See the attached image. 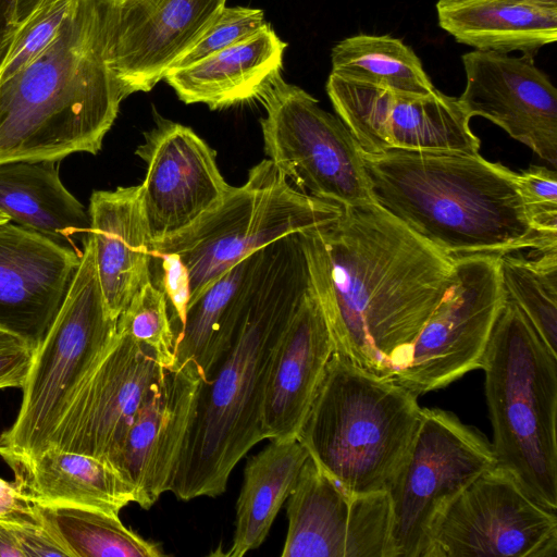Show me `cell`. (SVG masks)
I'll list each match as a JSON object with an SVG mask.
<instances>
[{
    "instance_id": "obj_14",
    "label": "cell",
    "mask_w": 557,
    "mask_h": 557,
    "mask_svg": "<svg viewBox=\"0 0 557 557\" xmlns=\"http://www.w3.org/2000/svg\"><path fill=\"white\" fill-rule=\"evenodd\" d=\"M165 370L150 348L116 331L75 393L48 447L91 456L116 470L135 416Z\"/></svg>"
},
{
    "instance_id": "obj_36",
    "label": "cell",
    "mask_w": 557,
    "mask_h": 557,
    "mask_svg": "<svg viewBox=\"0 0 557 557\" xmlns=\"http://www.w3.org/2000/svg\"><path fill=\"white\" fill-rule=\"evenodd\" d=\"M150 281L166 296L170 319L176 335L190 300L188 270L177 255L152 251Z\"/></svg>"
},
{
    "instance_id": "obj_11",
    "label": "cell",
    "mask_w": 557,
    "mask_h": 557,
    "mask_svg": "<svg viewBox=\"0 0 557 557\" xmlns=\"http://www.w3.org/2000/svg\"><path fill=\"white\" fill-rule=\"evenodd\" d=\"M557 517L496 466L434 521L423 557H556Z\"/></svg>"
},
{
    "instance_id": "obj_9",
    "label": "cell",
    "mask_w": 557,
    "mask_h": 557,
    "mask_svg": "<svg viewBox=\"0 0 557 557\" xmlns=\"http://www.w3.org/2000/svg\"><path fill=\"white\" fill-rule=\"evenodd\" d=\"M264 151L297 189L341 207L373 201L362 151L346 124L276 75L257 97Z\"/></svg>"
},
{
    "instance_id": "obj_20",
    "label": "cell",
    "mask_w": 557,
    "mask_h": 557,
    "mask_svg": "<svg viewBox=\"0 0 557 557\" xmlns=\"http://www.w3.org/2000/svg\"><path fill=\"white\" fill-rule=\"evenodd\" d=\"M202 382L193 361L166 369L135 416L116 471L134 485L136 504L143 509L170 490Z\"/></svg>"
},
{
    "instance_id": "obj_39",
    "label": "cell",
    "mask_w": 557,
    "mask_h": 557,
    "mask_svg": "<svg viewBox=\"0 0 557 557\" xmlns=\"http://www.w3.org/2000/svg\"><path fill=\"white\" fill-rule=\"evenodd\" d=\"M11 525L25 557H70L69 552L44 525Z\"/></svg>"
},
{
    "instance_id": "obj_26",
    "label": "cell",
    "mask_w": 557,
    "mask_h": 557,
    "mask_svg": "<svg viewBox=\"0 0 557 557\" xmlns=\"http://www.w3.org/2000/svg\"><path fill=\"white\" fill-rule=\"evenodd\" d=\"M438 24L480 51L533 57L557 39V0H438Z\"/></svg>"
},
{
    "instance_id": "obj_12",
    "label": "cell",
    "mask_w": 557,
    "mask_h": 557,
    "mask_svg": "<svg viewBox=\"0 0 557 557\" xmlns=\"http://www.w3.org/2000/svg\"><path fill=\"white\" fill-rule=\"evenodd\" d=\"M498 257L454 258L449 287L416 338L409 363L394 376L417 395L481 369L506 298Z\"/></svg>"
},
{
    "instance_id": "obj_33",
    "label": "cell",
    "mask_w": 557,
    "mask_h": 557,
    "mask_svg": "<svg viewBox=\"0 0 557 557\" xmlns=\"http://www.w3.org/2000/svg\"><path fill=\"white\" fill-rule=\"evenodd\" d=\"M265 24L264 13L259 9L224 5L202 36L170 71L187 67L227 49L252 36Z\"/></svg>"
},
{
    "instance_id": "obj_10",
    "label": "cell",
    "mask_w": 557,
    "mask_h": 557,
    "mask_svg": "<svg viewBox=\"0 0 557 557\" xmlns=\"http://www.w3.org/2000/svg\"><path fill=\"white\" fill-rule=\"evenodd\" d=\"M497 466L491 443L456 414L422 408L407 459L387 490V557H423L432 525L474 479Z\"/></svg>"
},
{
    "instance_id": "obj_42",
    "label": "cell",
    "mask_w": 557,
    "mask_h": 557,
    "mask_svg": "<svg viewBox=\"0 0 557 557\" xmlns=\"http://www.w3.org/2000/svg\"><path fill=\"white\" fill-rule=\"evenodd\" d=\"M0 557H25L11 524L0 521Z\"/></svg>"
},
{
    "instance_id": "obj_2",
    "label": "cell",
    "mask_w": 557,
    "mask_h": 557,
    "mask_svg": "<svg viewBox=\"0 0 557 557\" xmlns=\"http://www.w3.org/2000/svg\"><path fill=\"white\" fill-rule=\"evenodd\" d=\"M310 287L299 234L269 245L265 264L227 354L202 382L170 485L176 498L216 497L263 438L262 405L276 345Z\"/></svg>"
},
{
    "instance_id": "obj_6",
    "label": "cell",
    "mask_w": 557,
    "mask_h": 557,
    "mask_svg": "<svg viewBox=\"0 0 557 557\" xmlns=\"http://www.w3.org/2000/svg\"><path fill=\"white\" fill-rule=\"evenodd\" d=\"M481 369L497 466L557 510V355L506 295Z\"/></svg>"
},
{
    "instance_id": "obj_17",
    "label": "cell",
    "mask_w": 557,
    "mask_h": 557,
    "mask_svg": "<svg viewBox=\"0 0 557 557\" xmlns=\"http://www.w3.org/2000/svg\"><path fill=\"white\" fill-rule=\"evenodd\" d=\"M226 0H102L108 64L125 97L149 91Z\"/></svg>"
},
{
    "instance_id": "obj_24",
    "label": "cell",
    "mask_w": 557,
    "mask_h": 557,
    "mask_svg": "<svg viewBox=\"0 0 557 557\" xmlns=\"http://www.w3.org/2000/svg\"><path fill=\"white\" fill-rule=\"evenodd\" d=\"M14 482L40 506H73L119 516L136 491L114 468L83 454L48 447L30 457H5Z\"/></svg>"
},
{
    "instance_id": "obj_15",
    "label": "cell",
    "mask_w": 557,
    "mask_h": 557,
    "mask_svg": "<svg viewBox=\"0 0 557 557\" xmlns=\"http://www.w3.org/2000/svg\"><path fill=\"white\" fill-rule=\"evenodd\" d=\"M135 153L147 165L140 202L152 243L189 228L233 187L218 168L215 151L190 127L162 116Z\"/></svg>"
},
{
    "instance_id": "obj_38",
    "label": "cell",
    "mask_w": 557,
    "mask_h": 557,
    "mask_svg": "<svg viewBox=\"0 0 557 557\" xmlns=\"http://www.w3.org/2000/svg\"><path fill=\"white\" fill-rule=\"evenodd\" d=\"M0 521L15 525H44L38 506L16 483L0 478Z\"/></svg>"
},
{
    "instance_id": "obj_34",
    "label": "cell",
    "mask_w": 557,
    "mask_h": 557,
    "mask_svg": "<svg viewBox=\"0 0 557 557\" xmlns=\"http://www.w3.org/2000/svg\"><path fill=\"white\" fill-rule=\"evenodd\" d=\"M75 0H58L34 15L16 35L0 69V82L10 78L36 59L55 37Z\"/></svg>"
},
{
    "instance_id": "obj_32",
    "label": "cell",
    "mask_w": 557,
    "mask_h": 557,
    "mask_svg": "<svg viewBox=\"0 0 557 557\" xmlns=\"http://www.w3.org/2000/svg\"><path fill=\"white\" fill-rule=\"evenodd\" d=\"M116 331L150 348L168 370L175 364V334L165 294L146 283L119 315Z\"/></svg>"
},
{
    "instance_id": "obj_35",
    "label": "cell",
    "mask_w": 557,
    "mask_h": 557,
    "mask_svg": "<svg viewBox=\"0 0 557 557\" xmlns=\"http://www.w3.org/2000/svg\"><path fill=\"white\" fill-rule=\"evenodd\" d=\"M516 185L532 226L557 239V175L554 170L532 165L516 174Z\"/></svg>"
},
{
    "instance_id": "obj_25",
    "label": "cell",
    "mask_w": 557,
    "mask_h": 557,
    "mask_svg": "<svg viewBox=\"0 0 557 557\" xmlns=\"http://www.w3.org/2000/svg\"><path fill=\"white\" fill-rule=\"evenodd\" d=\"M285 47L267 23L247 39L187 67L170 71L163 79L187 104L227 108L257 98L280 74Z\"/></svg>"
},
{
    "instance_id": "obj_31",
    "label": "cell",
    "mask_w": 557,
    "mask_h": 557,
    "mask_svg": "<svg viewBox=\"0 0 557 557\" xmlns=\"http://www.w3.org/2000/svg\"><path fill=\"white\" fill-rule=\"evenodd\" d=\"M532 255L499 256V275L506 295L557 355V248Z\"/></svg>"
},
{
    "instance_id": "obj_18",
    "label": "cell",
    "mask_w": 557,
    "mask_h": 557,
    "mask_svg": "<svg viewBox=\"0 0 557 557\" xmlns=\"http://www.w3.org/2000/svg\"><path fill=\"white\" fill-rule=\"evenodd\" d=\"M466 87L458 97L479 115L557 165V89L533 57L474 50L461 57Z\"/></svg>"
},
{
    "instance_id": "obj_40",
    "label": "cell",
    "mask_w": 557,
    "mask_h": 557,
    "mask_svg": "<svg viewBox=\"0 0 557 557\" xmlns=\"http://www.w3.org/2000/svg\"><path fill=\"white\" fill-rule=\"evenodd\" d=\"M18 0H0V69L4 64L17 34Z\"/></svg>"
},
{
    "instance_id": "obj_43",
    "label": "cell",
    "mask_w": 557,
    "mask_h": 557,
    "mask_svg": "<svg viewBox=\"0 0 557 557\" xmlns=\"http://www.w3.org/2000/svg\"><path fill=\"white\" fill-rule=\"evenodd\" d=\"M9 221H11L10 218L7 214L0 212V224L9 222Z\"/></svg>"
},
{
    "instance_id": "obj_30",
    "label": "cell",
    "mask_w": 557,
    "mask_h": 557,
    "mask_svg": "<svg viewBox=\"0 0 557 557\" xmlns=\"http://www.w3.org/2000/svg\"><path fill=\"white\" fill-rule=\"evenodd\" d=\"M38 506L44 527L70 557H159V543L124 525L119 516L73 506Z\"/></svg>"
},
{
    "instance_id": "obj_21",
    "label": "cell",
    "mask_w": 557,
    "mask_h": 557,
    "mask_svg": "<svg viewBox=\"0 0 557 557\" xmlns=\"http://www.w3.org/2000/svg\"><path fill=\"white\" fill-rule=\"evenodd\" d=\"M333 354L330 329L310 285L270 364L261 414L264 440L297 438Z\"/></svg>"
},
{
    "instance_id": "obj_19",
    "label": "cell",
    "mask_w": 557,
    "mask_h": 557,
    "mask_svg": "<svg viewBox=\"0 0 557 557\" xmlns=\"http://www.w3.org/2000/svg\"><path fill=\"white\" fill-rule=\"evenodd\" d=\"M82 251L12 221L0 224V330L39 347L70 289Z\"/></svg>"
},
{
    "instance_id": "obj_28",
    "label": "cell",
    "mask_w": 557,
    "mask_h": 557,
    "mask_svg": "<svg viewBox=\"0 0 557 557\" xmlns=\"http://www.w3.org/2000/svg\"><path fill=\"white\" fill-rule=\"evenodd\" d=\"M308 457L307 448L290 438L270 441L247 460L236 503L233 542L225 556L242 557L264 542Z\"/></svg>"
},
{
    "instance_id": "obj_41",
    "label": "cell",
    "mask_w": 557,
    "mask_h": 557,
    "mask_svg": "<svg viewBox=\"0 0 557 557\" xmlns=\"http://www.w3.org/2000/svg\"><path fill=\"white\" fill-rule=\"evenodd\" d=\"M57 1L58 0H18L16 12L17 34L34 15Z\"/></svg>"
},
{
    "instance_id": "obj_3",
    "label": "cell",
    "mask_w": 557,
    "mask_h": 557,
    "mask_svg": "<svg viewBox=\"0 0 557 557\" xmlns=\"http://www.w3.org/2000/svg\"><path fill=\"white\" fill-rule=\"evenodd\" d=\"M362 159L373 202L450 258L557 248L530 223L517 173L480 153L388 150Z\"/></svg>"
},
{
    "instance_id": "obj_8",
    "label": "cell",
    "mask_w": 557,
    "mask_h": 557,
    "mask_svg": "<svg viewBox=\"0 0 557 557\" xmlns=\"http://www.w3.org/2000/svg\"><path fill=\"white\" fill-rule=\"evenodd\" d=\"M341 211L338 205L292 187L264 159L215 209L182 233L152 243V251L181 258L189 273L190 302L242 259L283 237L324 226Z\"/></svg>"
},
{
    "instance_id": "obj_22",
    "label": "cell",
    "mask_w": 557,
    "mask_h": 557,
    "mask_svg": "<svg viewBox=\"0 0 557 557\" xmlns=\"http://www.w3.org/2000/svg\"><path fill=\"white\" fill-rule=\"evenodd\" d=\"M98 277L107 310L119 315L150 282L152 240L140 202V185L95 190L89 208Z\"/></svg>"
},
{
    "instance_id": "obj_4",
    "label": "cell",
    "mask_w": 557,
    "mask_h": 557,
    "mask_svg": "<svg viewBox=\"0 0 557 557\" xmlns=\"http://www.w3.org/2000/svg\"><path fill=\"white\" fill-rule=\"evenodd\" d=\"M125 98L108 64L102 0H75L48 47L0 82V163L97 154Z\"/></svg>"
},
{
    "instance_id": "obj_5",
    "label": "cell",
    "mask_w": 557,
    "mask_h": 557,
    "mask_svg": "<svg viewBox=\"0 0 557 557\" xmlns=\"http://www.w3.org/2000/svg\"><path fill=\"white\" fill-rule=\"evenodd\" d=\"M417 394L333 354L298 432L320 469L350 494L387 491L419 428Z\"/></svg>"
},
{
    "instance_id": "obj_1",
    "label": "cell",
    "mask_w": 557,
    "mask_h": 557,
    "mask_svg": "<svg viewBox=\"0 0 557 557\" xmlns=\"http://www.w3.org/2000/svg\"><path fill=\"white\" fill-rule=\"evenodd\" d=\"M299 237L334 354L395 376L451 283L454 258L373 201L344 206L333 222Z\"/></svg>"
},
{
    "instance_id": "obj_37",
    "label": "cell",
    "mask_w": 557,
    "mask_h": 557,
    "mask_svg": "<svg viewBox=\"0 0 557 557\" xmlns=\"http://www.w3.org/2000/svg\"><path fill=\"white\" fill-rule=\"evenodd\" d=\"M35 351L21 337L0 330V389L24 386Z\"/></svg>"
},
{
    "instance_id": "obj_23",
    "label": "cell",
    "mask_w": 557,
    "mask_h": 557,
    "mask_svg": "<svg viewBox=\"0 0 557 557\" xmlns=\"http://www.w3.org/2000/svg\"><path fill=\"white\" fill-rule=\"evenodd\" d=\"M268 249L235 263L188 304L175 335L174 368L193 361L203 382L211 377L234 342L260 281Z\"/></svg>"
},
{
    "instance_id": "obj_13",
    "label": "cell",
    "mask_w": 557,
    "mask_h": 557,
    "mask_svg": "<svg viewBox=\"0 0 557 557\" xmlns=\"http://www.w3.org/2000/svg\"><path fill=\"white\" fill-rule=\"evenodd\" d=\"M326 92L361 151L443 150L479 153L480 139L457 97L414 95L330 74Z\"/></svg>"
},
{
    "instance_id": "obj_27",
    "label": "cell",
    "mask_w": 557,
    "mask_h": 557,
    "mask_svg": "<svg viewBox=\"0 0 557 557\" xmlns=\"http://www.w3.org/2000/svg\"><path fill=\"white\" fill-rule=\"evenodd\" d=\"M57 162L0 163V212L16 224L79 250L76 240H86L89 214L63 185Z\"/></svg>"
},
{
    "instance_id": "obj_7",
    "label": "cell",
    "mask_w": 557,
    "mask_h": 557,
    "mask_svg": "<svg viewBox=\"0 0 557 557\" xmlns=\"http://www.w3.org/2000/svg\"><path fill=\"white\" fill-rule=\"evenodd\" d=\"M116 321L104 304L89 233L62 307L35 351L17 417L0 435L2 458L48 448L75 393L113 341Z\"/></svg>"
},
{
    "instance_id": "obj_29",
    "label": "cell",
    "mask_w": 557,
    "mask_h": 557,
    "mask_svg": "<svg viewBox=\"0 0 557 557\" xmlns=\"http://www.w3.org/2000/svg\"><path fill=\"white\" fill-rule=\"evenodd\" d=\"M332 74L401 92L429 95L436 90L414 51L389 35H355L336 44Z\"/></svg>"
},
{
    "instance_id": "obj_16",
    "label": "cell",
    "mask_w": 557,
    "mask_h": 557,
    "mask_svg": "<svg viewBox=\"0 0 557 557\" xmlns=\"http://www.w3.org/2000/svg\"><path fill=\"white\" fill-rule=\"evenodd\" d=\"M282 557H387V491L350 494L309 456L287 498Z\"/></svg>"
}]
</instances>
